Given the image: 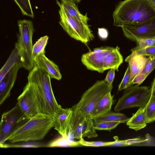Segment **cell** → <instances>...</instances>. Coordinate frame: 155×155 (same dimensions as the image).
Listing matches in <instances>:
<instances>
[{"label": "cell", "instance_id": "2e32d148", "mask_svg": "<svg viewBox=\"0 0 155 155\" xmlns=\"http://www.w3.org/2000/svg\"><path fill=\"white\" fill-rule=\"evenodd\" d=\"M34 61L35 66L43 70L49 75L51 79L58 80L61 79L62 76L58 67L48 59L45 55V53L38 56Z\"/></svg>", "mask_w": 155, "mask_h": 155}, {"label": "cell", "instance_id": "e575fe53", "mask_svg": "<svg viewBox=\"0 0 155 155\" xmlns=\"http://www.w3.org/2000/svg\"><path fill=\"white\" fill-rule=\"evenodd\" d=\"M150 89L151 91L150 96L155 97V77L152 84Z\"/></svg>", "mask_w": 155, "mask_h": 155}, {"label": "cell", "instance_id": "5bb4252c", "mask_svg": "<svg viewBox=\"0 0 155 155\" xmlns=\"http://www.w3.org/2000/svg\"><path fill=\"white\" fill-rule=\"evenodd\" d=\"M72 110V108H61L52 117L54 120V129L63 138L68 139Z\"/></svg>", "mask_w": 155, "mask_h": 155}, {"label": "cell", "instance_id": "4dcf8cb0", "mask_svg": "<svg viewBox=\"0 0 155 155\" xmlns=\"http://www.w3.org/2000/svg\"><path fill=\"white\" fill-rule=\"evenodd\" d=\"M155 68V59L149 57V60L145 68L141 72L147 77Z\"/></svg>", "mask_w": 155, "mask_h": 155}, {"label": "cell", "instance_id": "6da1fadb", "mask_svg": "<svg viewBox=\"0 0 155 155\" xmlns=\"http://www.w3.org/2000/svg\"><path fill=\"white\" fill-rule=\"evenodd\" d=\"M112 16L115 26L136 24L155 17V8L149 0H125L116 7Z\"/></svg>", "mask_w": 155, "mask_h": 155}, {"label": "cell", "instance_id": "8992f818", "mask_svg": "<svg viewBox=\"0 0 155 155\" xmlns=\"http://www.w3.org/2000/svg\"><path fill=\"white\" fill-rule=\"evenodd\" d=\"M112 88V84L107 83L104 80L97 81L84 92L79 101L72 108L92 118L93 111L99 101L106 94L111 91Z\"/></svg>", "mask_w": 155, "mask_h": 155}, {"label": "cell", "instance_id": "52a82bcc", "mask_svg": "<svg viewBox=\"0 0 155 155\" xmlns=\"http://www.w3.org/2000/svg\"><path fill=\"white\" fill-rule=\"evenodd\" d=\"M72 110L68 139L73 146L80 145L78 141H74V139L80 140L84 137L89 138L97 137L98 134L93 119L72 108Z\"/></svg>", "mask_w": 155, "mask_h": 155}, {"label": "cell", "instance_id": "4fadbf2b", "mask_svg": "<svg viewBox=\"0 0 155 155\" xmlns=\"http://www.w3.org/2000/svg\"><path fill=\"white\" fill-rule=\"evenodd\" d=\"M22 67L21 62L15 63L0 81V104L10 95L17 77L19 69Z\"/></svg>", "mask_w": 155, "mask_h": 155}, {"label": "cell", "instance_id": "8fae6325", "mask_svg": "<svg viewBox=\"0 0 155 155\" xmlns=\"http://www.w3.org/2000/svg\"><path fill=\"white\" fill-rule=\"evenodd\" d=\"M124 35L133 41L137 38H155V17L144 22L121 27Z\"/></svg>", "mask_w": 155, "mask_h": 155}, {"label": "cell", "instance_id": "9c48e42d", "mask_svg": "<svg viewBox=\"0 0 155 155\" xmlns=\"http://www.w3.org/2000/svg\"><path fill=\"white\" fill-rule=\"evenodd\" d=\"M17 100V105L22 113L23 119H28L41 114L37 93L31 83L28 82Z\"/></svg>", "mask_w": 155, "mask_h": 155}, {"label": "cell", "instance_id": "7402d4cb", "mask_svg": "<svg viewBox=\"0 0 155 155\" xmlns=\"http://www.w3.org/2000/svg\"><path fill=\"white\" fill-rule=\"evenodd\" d=\"M18 62H21V58L18 50L15 47L7 61L0 70V81L13 66Z\"/></svg>", "mask_w": 155, "mask_h": 155}, {"label": "cell", "instance_id": "4316f807", "mask_svg": "<svg viewBox=\"0 0 155 155\" xmlns=\"http://www.w3.org/2000/svg\"><path fill=\"white\" fill-rule=\"evenodd\" d=\"M120 123L118 121H104L97 123L94 125L96 130L110 131Z\"/></svg>", "mask_w": 155, "mask_h": 155}, {"label": "cell", "instance_id": "d590c367", "mask_svg": "<svg viewBox=\"0 0 155 155\" xmlns=\"http://www.w3.org/2000/svg\"><path fill=\"white\" fill-rule=\"evenodd\" d=\"M151 4L155 8V0H149Z\"/></svg>", "mask_w": 155, "mask_h": 155}, {"label": "cell", "instance_id": "d6986e66", "mask_svg": "<svg viewBox=\"0 0 155 155\" xmlns=\"http://www.w3.org/2000/svg\"><path fill=\"white\" fill-rule=\"evenodd\" d=\"M111 92L106 94L100 100L95 108L92 115V119L111 110L114 101Z\"/></svg>", "mask_w": 155, "mask_h": 155}, {"label": "cell", "instance_id": "d4e9b609", "mask_svg": "<svg viewBox=\"0 0 155 155\" xmlns=\"http://www.w3.org/2000/svg\"><path fill=\"white\" fill-rule=\"evenodd\" d=\"M146 114L148 124L155 121V97L150 98L145 106Z\"/></svg>", "mask_w": 155, "mask_h": 155}, {"label": "cell", "instance_id": "e0dca14e", "mask_svg": "<svg viewBox=\"0 0 155 155\" xmlns=\"http://www.w3.org/2000/svg\"><path fill=\"white\" fill-rule=\"evenodd\" d=\"M123 57L119 47L117 46L104 57L103 63L104 71L114 68L118 71L120 66L123 62Z\"/></svg>", "mask_w": 155, "mask_h": 155}, {"label": "cell", "instance_id": "8d00e7d4", "mask_svg": "<svg viewBox=\"0 0 155 155\" xmlns=\"http://www.w3.org/2000/svg\"><path fill=\"white\" fill-rule=\"evenodd\" d=\"M73 2H74L76 4L78 3H79L81 0H70Z\"/></svg>", "mask_w": 155, "mask_h": 155}, {"label": "cell", "instance_id": "9a60e30c", "mask_svg": "<svg viewBox=\"0 0 155 155\" xmlns=\"http://www.w3.org/2000/svg\"><path fill=\"white\" fill-rule=\"evenodd\" d=\"M149 59V57L140 55L134 51L126 57L125 61L128 63L130 71V85L134 77L141 73L145 68Z\"/></svg>", "mask_w": 155, "mask_h": 155}, {"label": "cell", "instance_id": "f546056e", "mask_svg": "<svg viewBox=\"0 0 155 155\" xmlns=\"http://www.w3.org/2000/svg\"><path fill=\"white\" fill-rule=\"evenodd\" d=\"M133 51L138 54L155 59V45Z\"/></svg>", "mask_w": 155, "mask_h": 155}, {"label": "cell", "instance_id": "ac0fdd59", "mask_svg": "<svg viewBox=\"0 0 155 155\" xmlns=\"http://www.w3.org/2000/svg\"><path fill=\"white\" fill-rule=\"evenodd\" d=\"M129 127L137 131L144 128L148 124L145 107H140L126 123Z\"/></svg>", "mask_w": 155, "mask_h": 155}, {"label": "cell", "instance_id": "1f68e13d", "mask_svg": "<svg viewBox=\"0 0 155 155\" xmlns=\"http://www.w3.org/2000/svg\"><path fill=\"white\" fill-rule=\"evenodd\" d=\"M147 76L144 73L141 72L137 75L134 78L131 82L132 85L137 84L140 85L144 80Z\"/></svg>", "mask_w": 155, "mask_h": 155}, {"label": "cell", "instance_id": "d6a6232c", "mask_svg": "<svg viewBox=\"0 0 155 155\" xmlns=\"http://www.w3.org/2000/svg\"><path fill=\"white\" fill-rule=\"evenodd\" d=\"M115 70L114 68H111L108 71L104 80L106 82L110 84H112L114 79Z\"/></svg>", "mask_w": 155, "mask_h": 155}, {"label": "cell", "instance_id": "5b68a950", "mask_svg": "<svg viewBox=\"0 0 155 155\" xmlns=\"http://www.w3.org/2000/svg\"><path fill=\"white\" fill-rule=\"evenodd\" d=\"M56 2L59 7V23L63 30L72 38L85 44L93 40L94 36L87 23L71 15L61 3L58 0Z\"/></svg>", "mask_w": 155, "mask_h": 155}, {"label": "cell", "instance_id": "ba28073f", "mask_svg": "<svg viewBox=\"0 0 155 155\" xmlns=\"http://www.w3.org/2000/svg\"><path fill=\"white\" fill-rule=\"evenodd\" d=\"M125 90L114 108L115 111L119 112L132 107H145L151 96L150 88L136 84Z\"/></svg>", "mask_w": 155, "mask_h": 155}, {"label": "cell", "instance_id": "83f0119b", "mask_svg": "<svg viewBox=\"0 0 155 155\" xmlns=\"http://www.w3.org/2000/svg\"><path fill=\"white\" fill-rule=\"evenodd\" d=\"M130 67L128 65L123 78L118 85V91H121L125 90L131 86L130 85Z\"/></svg>", "mask_w": 155, "mask_h": 155}, {"label": "cell", "instance_id": "30bf717a", "mask_svg": "<svg viewBox=\"0 0 155 155\" xmlns=\"http://www.w3.org/2000/svg\"><path fill=\"white\" fill-rule=\"evenodd\" d=\"M22 114L17 105L10 110L3 113L0 124V145L5 143L6 139L23 120Z\"/></svg>", "mask_w": 155, "mask_h": 155}, {"label": "cell", "instance_id": "603a6c76", "mask_svg": "<svg viewBox=\"0 0 155 155\" xmlns=\"http://www.w3.org/2000/svg\"><path fill=\"white\" fill-rule=\"evenodd\" d=\"M49 39L47 35L40 38L33 45L32 55L34 60L40 54L45 53V49Z\"/></svg>", "mask_w": 155, "mask_h": 155}, {"label": "cell", "instance_id": "ffe728a7", "mask_svg": "<svg viewBox=\"0 0 155 155\" xmlns=\"http://www.w3.org/2000/svg\"><path fill=\"white\" fill-rule=\"evenodd\" d=\"M130 118L124 114L110 110L99 117L93 118V120L95 124L104 121H118L121 123H127Z\"/></svg>", "mask_w": 155, "mask_h": 155}, {"label": "cell", "instance_id": "44dd1931", "mask_svg": "<svg viewBox=\"0 0 155 155\" xmlns=\"http://www.w3.org/2000/svg\"><path fill=\"white\" fill-rule=\"evenodd\" d=\"M61 3L68 13L81 22L87 23L89 20L87 13L84 15L79 12L76 4L70 0H61Z\"/></svg>", "mask_w": 155, "mask_h": 155}, {"label": "cell", "instance_id": "3957f363", "mask_svg": "<svg viewBox=\"0 0 155 155\" xmlns=\"http://www.w3.org/2000/svg\"><path fill=\"white\" fill-rule=\"evenodd\" d=\"M27 78L28 81L33 85L36 90L41 113L53 117L62 107L55 98L50 76L35 66L30 71Z\"/></svg>", "mask_w": 155, "mask_h": 155}, {"label": "cell", "instance_id": "836d02e7", "mask_svg": "<svg viewBox=\"0 0 155 155\" xmlns=\"http://www.w3.org/2000/svg\"><path fill=\"white\" fill-rule=\"evenodd\" d=\"M98 33L100 37L102 38H106L108 35L107 30L104 28H98Z\"/></svg>", "mask_w": 155, "mask_h": 155}, {"label": "cell", "instance_id": "277c9868", "mask_svg": "<svg viewBox=\"0 0 155 155\" xmlns=\"http://www.w3.org/2000/svg\"><path fill=\"white\" fill-rule=\"evenodd\" d=\"M18 40L15 47L19 52L22 67L30 71L35 66L32 55L34 26L32 21L25 19L18 20Z\"/></svg>", "mask_w": 155, "mask_h": 155}, {"label": "cell", "instance_id": "f1b7e54d", "mask_svg": "<svg viewBox=\"0 0 155 155\" xmlns=\"http://www.w3.org/2000/svg\"><path fill=\"white\" fill-rule=\"evenodd\" d=\"M78 142L80 145L91 147L113 146L114 143V141L112 142L87 141L85 140L83 138L79 140Z\"/></svg>", "mask_w": 155, "mask_h": 155}, {"label": "cell", "instance_id": "7a4b0ae2", "mask_svg": "<svg viewBox=\"0 0 155 155\" xmlns=\"http://www.w3.org/2000/svg\"><path fill=\"white\" fill-rule=\"evenodd\" d=\"M54 127L53 117L40 114L21 121L6 141L14 143L40 140L43 139Z\"/></svg>", "mask_w": 155, "mask_h": 155}, {"label": "cell", "instance_id": "484cf974", "mask_svg": "<svg viewBox=\"0 0 155 155\" xmlns=\"http://www.w3.org/2000/svg\"><path fill=\"white\" fill-rule=\"evenodd\" d=\"M135 42L137 46L131 50V51L154 45L155 44V39L137 38Z\"/></svg>", "mask_w": 155, "mask_h": 155}, {"label": "cell", "instance_id": "74e56055", "mask_svg": "<svg viewBox=\"0 0 155 155\" xmlns=\"http://www.w3.org/2000/svg\"><path fill=\"white\" fill-rule=\"evenodd\" d=\"M154 39H155V38ZM154 45H155V44H154Z\"/></svg>", "mask_w": 155, "mask_h": 155}, {"label": "cell", "instance_id": "7c38bea8", "mask_svg": "<svg viewBox=\"0 0 155 155\" xmlns=\"http://www.w3.org/2000/svg\"><path fill=\"white\" fill-rule=\"evenodd\" d=\"M114 48L104 46L95 48L93 51L82 54L81 61L87 69L103 73L104 72L103 63L104 57Z\"/></svg>", "mask_w": 155, "mask_h": 155}, {"label": "cell", "instance_id": "cb8c5ba5", "mask_svg": "<svg viewBox=\"0 0 155 155\" xmlns=\"http://www.w3.org/2000/svg\"><path fill=\"white\" fill-rule=\"evenodd\" d=\"M15 3L20 9L23 15L34 18L30 0H14Z\"/></svg>", "mask_w": 155, "mask_h": 155}]
</instances>
